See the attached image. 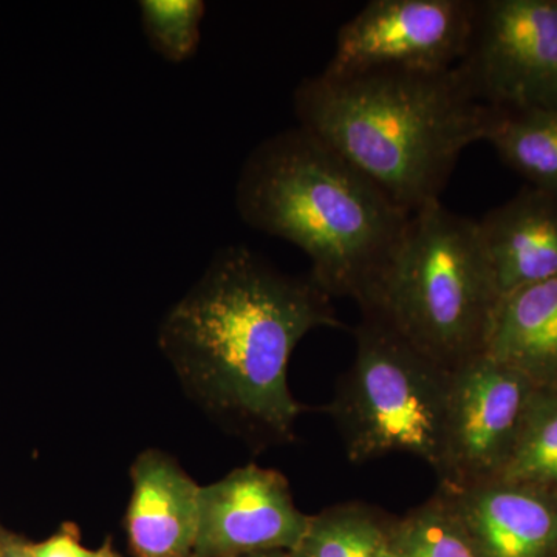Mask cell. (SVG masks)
Listing matches in <instances>:
<instances>
[{
	"instance_id": "obj_1",
	"label": "cell",
	"mask_w": 557,
	"mask_h": 557,
	"mask_svg": "<svg viewBox=\"0 0 557 557\" xmlns=\"http://www.w3.org/2000/svg\"><path fill=\"white\" fill-rule=\"evenodd\" d=\"M344 329L313 278L274 269L244 245L215 252L161 321L159 347L205 412L263 449L292 442L302 412L288 364L313 330Z\"/></svg>"
},
{
	"instance_id": "obj_2",
	"label": "cell",
	"mask_w": 557,
	"mask_h": 557,
	"mask_svg": "<svg viewBox=\"0 0 557 557\" xmlns=\"http://www.w3.org/2000/svg\"><path fill=\"white\" fill-rule=\"evenodd\" d=\"M293 106L299 127L410 214L442 201L461 153L483 141L490 119L457 65L355 75L322 70L296 87Z\"/></svg>"
},
{
	"instance_id": "obj_3",
	"label": "cell",
	"mask_w": 557,
	"mask_h": 557,
	"mask_svg": "<svg viewBox=\"0 0 557 557\" xmlns=\"http://www.w3.org/2000/svg\"><path fill=\"white\" fill-rule=\"evenodd\" d=\"M236 208L251 228L296 245L330 298L355 302L394 255L412 215L299 126L252 149L237 178Z\"/></svg>"
},
{
	"instance_id": "obj_4",
	"label": "cell",
	"mask_w": 557,
	"mask_h": 557,
	"mask_svg": "<svg viewBox=\"0 0 557 557\" xmlns=\"http://www.w3.org/2000/svg\"><path fill=\"white\" fill-rule=\"evenodd\" d=\"M498 299L478 220L437 201L410 215L394 255L357 304L361 317L456 372L485 355Z\"/></svg>"
},
{
	"instance_id": "obj_5",
	"label": "cell",
	"mask_w": 557,
	"mask_h": 557,
	"mask_svg": "<svg viewBox=\"0 0 557 557\" xmlns=\"http://www.w3.org/2000/svg\"><path fill=\"white\" fill-rule=\"evenodd\" d=\"M355 358L325 412L348 460L366 463L405 453L437 469L450 373L373 319L354 330Z\"/></svg>"
},
{
	"instance_id": "obj_6",
	"label": "cell",
	"mask_w": 557,
	"mask_h": 557,
	"mask_svg": "<svg viewBox=\"0 0 557 557\" xmlns=\"http://www.w3.org/2000/svg\"><path fill=\"white\" fill-rule=\"evenodd\" d=\"M457 67L487 109L557 104V0H480Z\"/></svg>"
},
{
	"instance_id": "obj_7",
	"label": "cell",
	"mask_w": 557,
	"mask_h": 557,
	"mask_svg": "<svg viewBox=\"0 0 557 557\" xmlns=\"http://www.w3.org/2000/svg\"><path fill=\"white\" fill-rule=\"evenodd\" d=\"M537 388L483 355L450 373L442 456V490L500 478L508 467Z\"/></svg>"
},
{
	"instance_id": "obj_8",
	"label": "cell",
	"mask_w": 557,
	"mask_h": 557,
	"mask_svg": "<svg viewBox=\"0 0 557 557\" xmlns=\"http://www.w3.org/2000/svg\"><path fill=\"white\" fill-rule=\"evenodd\" d=\"M474 0H372L339 28L325 73L443 72L467 53Z\"/></svg>"
},
{
	"instance_id": "obj_9",
	"label": "cell",
	"mask_w": 557,
	"mask_h": 557,
	"mask_svg": "<svg viewBox=\"0 0 557 557\" xmlns=\"http://www.w3.org/2000/svg\"><path fill=\"white\" fill-rule=\"evenodd\" d=\"M310 516L276 469L245 465L219 482L200 486L199 531L193 557H237L296 547Z\"/></svg>"
},
{
	"instance_id": "obj_10",
	"label": "cell",
	"mask_w": 557,
	"mask_h": 557,
	"mask_svg": "<svg viewBox=\"0 0 557 557\" xmlns=\"http://www.w3.org/2000/svg\"><path fill=\"white\" fill-rule=\"evenodd\" d=\"M479 557H557V490L497 478L442 490Z\"/></svg>"
},
{
	"instance_id": "obj_11",
	"label": "cell",
	"mask_w": 557,
	"mask_h": 557,
	"mask_svg": "<svg viewBox=\"0 0 557 557\" xmlns=\"http://www.w3.org/2000/svg\"><path fill=\"white\" fill-rule=\"evenodd\" d=\"M124 527L134 557H193L199 531L200 486L177 460L146 449L131 468Z\"/></svg>"
},
{
	"instance_id": "obj_12",
	"label": "cell",
	"mask_w": 557,
	"mask_h": 557,
	"mask_svg": "<svg viewBox=\"0 0 557 557\" xmlns=\"http://www.w3.org/2000/svg\"><path fill=\"white\" fill-rule=\"evenodd\" d=\"M478 226L500 298L557 276V193L527 185Z\"/></svg>"
},
{
	"instance_id": "obj_13",
	"label": "cell",
	"mask_w": 557,
	"mask_h": 557,
	"mask_svg": "<svg viewBox=\"0 0 557 557\" xmlns=\"http://www.w3.org/2000/svg\"><path fill=\"white\" fill-rule=\"evenodd\" d=\"M485 357L515 370L537 391L557 388V276L498 299Z\"/></svg>"
},
{
	"instance_id": "obj_14",
	"label": "cell",
	"mask_w": 557,
	"mask_h": 557,
	"mask_svg": "<svg viewBox=\"0 0 557 557\" xmlns=\"http://www.w3.org/2000/svg\"><path fill=\"white\" fill-rule=\"evenodd\" d=\"M483 141L528 186L557 193V104L523 110L490 109Z\"/></svg>"
},
{
	"instance_id": "obj_15",
	"label": "cell",
	"mask_w": 557,
	"mask_h": 557,
	"mask_svg": "<svg viewBox=\"0 0 557 557\" xmlns=\"http://www.w3.org/2000/svg\"><path fill=\"white\" fill-rule=\"evenodd\" d=\"M397 518L364 502H346L310 516L292 557H391Z\"/></svg>"
},
{
	"instance_id": "obj_16",
	"label": "cell",
	"mask_w": 557,
	"mask_h": 557,
	"mask_svg": "<svg viewBox=\"0 0 557 557\" xmlns=\"http://www.w3.org/2000/svg\"><path fill=\"white\" fill-rule=\"evenodd\" d=\"M391 557H479L467 531L442 494L397 518Z\"/></svg>"
},
{
	"instance_id": "obj_17",
	"label": "cell",
	"mask_w": 557,
	"mask_h": 557,
	"mask_svg": "<svg viewBox=\"0 0 557 557\" xmlns=\"http://www.w3.org/2000/svg\"><path fill=\"white\" fill-rule=\"evenodd\" d=\"M500 478L557 490V388L534 394L518 446Z\"/></svg>"
},
{
	"instance_id": "obj_18",
	"label": "cell",
	"mask_w": 557,
	"mask_h": 557,
	"mask_svg": "<svg viewBox=\"0 0 557 557\" xmlns=\"http://www.w3.org/2000/svg\"><path fill=\"white\" fill-rule=\"evenodd\" d=\"M138 7L143 32L163 60L180 64L197 53L203 0H141Z\"/></svg>"
},
{
	"instance_id": "obj_19",
	"label": "cell",
	"mask_w": 557,
	"mask_h": 557,
	"mask_svg": "<svg viewBox=\"0 0 557 557\" xmlns=\"http://www.w3.org/2000/svg\"><path fill=\"white\" fill-rule=\"evenodd\" d=\"M35 557H91L94 552L81 544V534L75 523H65L57 534L32 544Z\"/></svg>"
},
{
	"instance_id": "obj_20",
	"label": "cell",
	"mask_w": 557,
	"mask_h": 557,
	"mask_svg": "<svg viewBox=\"0 0 557 557\" xmlns=\"http://www.w3.org/2000/svg\"><path fill=\"white\" fill-rule=\"evenodd\" d=\"M0 557H35L32 544L0 528Z\"/></svg>"
},
{
	"instance_id": "obj_21",
	"label": "cell",
	"mask_w": 557,
	"mask_h": 557,
	"mask_svg": "<svg viewBox=\"0 0 557 557\" xmlns=\"http://www.w3.org/2000/svg\"><path fill=\"white\" fill-rule=\"evenodd\" d=\"M91 557H121L120 553L116 552L115 547H113L112 537H108L104 541V544L101 545L100 548L95 549L94 556Z\"/></svg>"
},
{
	"instance_id": "obj_22",
	"label": "cell",
	"mask_w": 557,
	"mask_h": 557,
	"mask_svg": "<svg viewBox=\"0 0 557 557\" xmlns=\"http://www.w3.org/2000/svg\"><path fill=\"white\" fill-rule=\"evenodd\" d=\"M237 557H292L285 549H267V552L248 553Z\"/></svg>"
}]
</instances>
